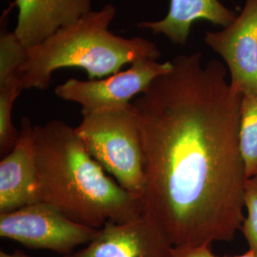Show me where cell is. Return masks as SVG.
<instances>
[{
  "label": "cell",
  "instance_id": "1",
  "mask_svg": "<svg viewBox=\"0 0 257 257\" xmlns=\"http://www.w3.org/2000/svg\"><path fill=\"white\" fill-rule=\"evenodd\" d=\"M133 102L140 130L144 213L174 247L231 241L244 221L242 95L220 61L181 55Z\"/></svg>",
  "mask_w": 257,
  "mask_h": 257
},
{
  "label": "cell",
  "instance_id": "2",
  "mask_svg": "<svg viewBox=\"0 0 257 257\" xmlns=\"http://www.w3.org/2000/svg\"><path fill=\"white\" fill-rule=\"evenodd\" d=\"M40 200L93 229L144 214L143 201L123 189L95 161L72 128L59 120L34 126Z\"/></svg>",
  "mask_w": 257,
  "mask_h": 257
},
{
  "label": "cell",
  "instance_id": "3",
  "mask_svg": "<svg viewBox=\"0 0 257 257\" xmlns=\"http://www.w3.org/2000/svg\"><path fill=\"white\" fill-rule=\"evenodd\" d=\"M115 16L116 8L107 4L28 48L18 74L23 89L46 90L53 74L64 68L82 69L94 80L119 73L125 65L139 59L157 60L161 56L159 48L147 38L112 34L109 28Z\"/></svg>",
  "mask_w": 257,
  "mask_h": 257
},
{
  "label": "cell",
  "instance_id": "4",
  "mask_svg": "<svg viewBox=\"0 0 257 257\" xmlns=\"http://www.w3.org/2000/svg\"><path fill=\"white\" fill-rule=\"evenodd\" d=\"M76 134L102 168L135 197L145 191L144 156L133 103L124 108L83 113Z\"/></svg>",
  "mask_w": 257,
  "mask_h": 257
},
{
  "label": "cell",
  "instance_id": "5",
  "mask_svg": "<svg viewBox=\"0 0 257 257\" xmlns=\"http://www.w3.org/2000/svg\"><path fill=\"white\" fill-rule=\"evenodd\" d=\"M97 230L71 220L49 203H34L0 213V236L31 248L49 249L63 256L87 245Z\"/></svg>",
  "mask_w": 257,
  "mask_h": 257
},
{
  "label": "cell",
  "instance_id": "6",
  "mask_svg": "<svg viewBox=\"0 0 257 257\" xmlns=\"http://www.w3.org/2000/svg\"><path fill=\"white\" fill-rule=\"evenodd\" d=\"M173 68L172 61L160 63L154 59H139L127 70L101 79L71 78L58 85L55 92L63 100L79 104L82 114L119 109L131 105L133 98L146 92L158 76L169 73Z\"/></svg>",
  "mask_w": 257,
  "mask_h": 257
},
{
  "label": "cell",
  "instance_id": "7",
  "mask_svg": "<svg viewBox=\"0 0 257 257\" xmlns=\"http://www.w3.org/2000/svg\"><path fill=\"white\" fill-rule=\"evenodd\" d=\"M205 42L227 65L231 89L241 95L256 94L257 0H246L228 26L207 32Z\"/></svg>",
  "mask_w": 257,
  "mask_h": 257
},
{
  "label": "cell",
  "instance_id": "8",
  "mask_svg": "<svg viewBox=\"0 0 257 257\" xmlns=\"http://www.w3.org/2000/svg\"><path fill=\"white\" fill-rule=\"evenodd\" d=\"M174 245L145 213L124 223L109 221L86 247L63 257H173Z\"/></svg>",
  "mask_w": 257,
  "mask_h": 257
},
{
  "label": "cell",
  "instance_id": "9",
  "mask_svg": "<svg viewBox=\"0 0 257 257\" xmlns=\"http://www.w3.org/2000/svg\"><path fill=\"white\" fill-rule=\"evenodd\" d=\"M40 201L34 125L23 117L16 146L0 162V213Z\"/></svg>",
  "mask_w": 257,
  "mask_h": 257
},
{
  "label": "cell",
  "instance_id": "10",
  "mask_svg": "<svg viewBox=\"0 0 257 257\" xmlns=\"http://www.w3.org/2000/svg\"><path fill=\"white\" fill-rule=\"evenodd\" d=\"M15 4L19 15L14 32L27 49L92 11V0H16Z\"/></svg>",
  "mask_w": 257,
  "mask_h": 257
},
{
  "label": "cell",
  "instance_id": "11",
  "mask_svg": "<svg viewBox=\"0 0 257 257\" xmlns=\"http://www.w3.org/2000/svg\"><path fill=\"white\" fill-rule=\"evenodd\" d=\"M235 12L220 0H170V8L164 19L141 21L137 26L150 30L155 35H163L173 43L184 46L195 22L204 20L224 28L235 19Z\"/></svg>",
  "mask_w": 257,
  "mask_h": 257
},
{
  "label": "cell",
  "instance_id": "12",
  "mask_svg": "<svg viewBox=\"0 0 257 257\" xmlns=\"http://www.w3.org/2000/svg\"><path fill=\"white\" fill-rule=\"evenodd\" d=\"M240 149L247 178L257 175V93L242 95Z\"/></svg>",
  "mask_w": 257,
  "mask_h": 257
},
{
  "label": "cell",
  "instance_id": "13",
  "mask_svg": "<svg viewBox=\"0 0 257 257\" xmlns=\"http://www.w3.org/2000/svg\"><path fill=\"white\" fill-rule=\"evenodd\" d=\"M23 90L18 76L0 83V153L2 156L8 155L19 140V131L13 123V109Z\"/></svg>",
  "mask_w": 257,
  "mask_h": 257
},
{
  "label": "cell",
  "instance_id": "14",
  "mask_svg": "<svg viewBox=\"0 0 257 257\" xmlns=\"http://www.w3.org/2000/svg\"><path fill=\"white\" fill-rule=\"evenodd\" d=\"M10 9L3 13L0 33V83L17 77L19 70L27 56V48L24 46L15 32L7 29V16Z\"/></svg>",
  "mask_w": 257,
  "mask_h": 257
},
{
  "label": "cell",
  "instance_id": "15",
  "mask_svg": "<svg viewBox=\"0 0 257 257\" xmlns=\"http://www.w3.org/2000/svg\"><path fill=\"white\" fill-rule=\"evenodd\" d=\"M244 208L247 210L241 230L250 250L257 257V175L248 177L244 189Z\"/></svg>",
  "mask_w": 257,
  "mask_h": 257
},
{
  "label": "cell",
  "instance_id": "16",
  "mask_svg": "<svg viewBox=\"0 0 257 257\" xmlns=\"http://www.w3.org/2000/svg\"><path fill=\"white\" fill-rule=\"evenodd\" d=\"M173 257H218L211 249V245L201 246H183L175 247L173 250ZM232 257H255L254 254L248 250L246 253Z\"/></svg>",
  "mask_w": 257,
  "mask_h": 257
},
{
  "label": "cell",
  "instance_id": "17",
  "mask_svg": "<svg viewBox=\"0 0 257 257\" xmlns=\"http://www.w3.org/2000/svg\"><path fill=\"white\" fill-rule=\"evenodd\" d=\"M0 257H31L30 255H28L26 253H24L23 251L21 250H15L14 252H6V251H3L1 250L0 251Z\"/></svg>",
  "mask_w": 257,
  "mask_h": 257
}]
</instances>
